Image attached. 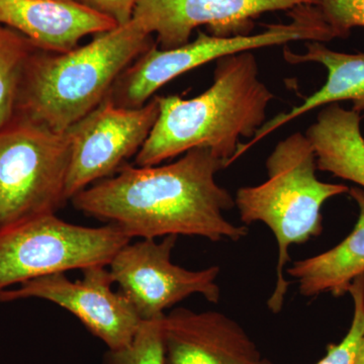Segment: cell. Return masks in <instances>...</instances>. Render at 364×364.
<instances>
[{"label": "cell", "instance_id": "obj_1", "mask_svg": "<svg viewBox=\"0 0 364 364\" xmlns=\"http://www.w3.org/2000/svg\"><path fill=\"white\" fill-rule=\"evenodd\" d=\"M226 167L208 148H195L166 165H124L71 200L79 212L114 225L131 239L186 235L237 242L249 231L225 217L235 200L215 174Z\"/></svg>", "mask_w": 364, "mask_h": 364}, {"label": "cell", "instance_id": "obj_2", "mask_svg": "<svg viewBox=\"0 0 364 364\" xmlns=\"http://www.w3.org/2000/svg\"><path fill=\"white\" fill-rule=\"evenodd\" d=\"M215 63L214 82L202 95L158 97L159 116L136 166H155L195 148H208L229 166L240 139H252L267 122L274 95L260 80L252 53L228 55Z\"/></svg>", "mask_w": 364, "mask_h": 364}, {"label": "cell", "instance_id": "obj_3", "mask_svg": "<svg viewBox=\"0 0 364 364\" xmlns=\"http://www.w3.org/2000/svg\"><path fill=\"white\" fill-rule=\"evenodd\" d=\"M155 44L132 18L71 51L38 49L21 76L14 117L59 133L68 130L102 104L119 75Z\"/></svg>", "mask_w": 364, "mask_h": 364}, {"label": "cell", "instance_id": "obj_4", "mask_svg": "<svg viewBox=\"0 0 364 364\" xmlns=\"http://www.w3.org/2000/svg\"><path fill=\"white\" fill-rule=\"evenodd\" d=\"M317 169L310 140L294 133L277 143L268 156L267 181L239 188L234 198L244 224L262 222L277 239V282L267 301L268 309L274 314L282 311L291 284L284 275L291 260L289 247L318 236L323 230V205L350 189L345 184L318 181Z\"/></svg>", "mask_w": 364, "mask_h": 364}, {"label": "cell", "instance_id": "obj_5", "mask_svg": "<svg viewBox=\"0 0 364 364\" xmlns=\"http://www.w3.org/2000/svg\"><path fill=\"white\" fill-rule=\"evenodd\" d=\"M287 23L265 26L250 35L215 37L198 31L196 40L173 49L155 44L119 75L105 97L117 107H143L162 86L182 74L237 53L252 51L289 43H326L336 39L318 6H301L289 11Z\"/></svg>", "mask_w": 364, "mask_h": 364}, {"label": "cell", "instance_id": "obj_6", "mask_svg": "<svg viewBox=\"0 0 364 364\" xmlns=\"http://www.w3.org/2000/svg\"><path fill=\"white\" fill-rule=\"evenodd\" d=\"M71 159L67 131L14 117L0 129V228L56 214L67 202Z\"/></svg>", "mask_w": 364, "mask_h": 364}, {"label": "cell", "instance_id": "obj_7", "mask_svg": "<svg viewBox=\"0 0 364 364\" xmlns=\"http://www.w3.org/2000/svg\"><path fill=\"white\" fill-rule=\"evenodd\" d=\"M131 241L114 225L79 226L56 214L0 228V294L52 273L107 267Z\"/></svg>", "mask_w": 364, "mask_h": 364}, {"label": "cell", "instance_id": "obj_8", "mask_svg": "<svg viewBox=\"0 0 364 364\" xmlns=\"http://www.w3.org/2000/svg\"><path fill=\"white\" fill-rule=\"evenodd\" d=\"M178 236L143 239L128 243L117 251L109 267L119 291L128 298L143 321L162 318L167 309L191 294L219 303L221 289L217 284L219 267L188 270L174 264L171 254Z\"/></svg>", "mask_w": 364, "mask_h": 364}, {"label": "cell", "instance_id": "obj_9", "mask_svg": "<svg viewBox=\"0 0 364 364\" xmlns=\"http://www.w3.org/2000/svg\"><path fill=\"white\" fill-rule=\"evenodd\" d=\"M159 116L158 97L136 109L105 100L67 130L71 159L67 176V200L95 182L109 178L138 154Z\"/></svg>", "mask_w": 364, "mask_h": 364}, {"label": "cell", "instance_id": "obj_10", "mask_svg": "<svg viewBox=\"0 0 364 364\" xmlns=\"http://www.w3.org/2000/svg\"><path fill=\"white\" fill-rule=\"evenodd\" d=\"M107 267H86L82 279L75 282L65 272L28 280L4 291L0 303L26 299L51 301L75 316L109 350H117L131 343L143 320L128 298L112 289L114 282Z\"/></svg>", "mask_w": 364, "mask_h": 364}, {"label": "cell", "instance_id": "obj_11", "mask_svg": "<svg viewBox=\"0 0 364 364\" xmlns=\"http://www.w3.org/2000/svg\"><path fill=\"white\" fill-rule=\"evenodd\" d=\"M318 4V0H138L132 18L156 36L158 48L167 50L188 44L200 26L215 37L250 35L254 21L263 14Z\"/></svg>", "mask_w": 364, "mask_h": 364}, {"label": "cell", "instance_id": "obj_12", "mask_svg": "<svg viewBox=\"0 0 364 364\" xmlns=\"http://www.w3.org/2000/svg\"><path fill=\"white\" fill-rule=\"evenodd\" d=\"M166 364H260L257 346L233 318L177 308L162 318Z\"/></svg>", "mask_w": 364, "mask_h": 364}, {"label": "cell", "instance_id": "obj_13", "mask_svg": "<svg viewBox=\"0 0 364 364\" xmlns=\"http://www.w3.org/2000/svg\"><path fill=\"white\" fill-rule=\"evenodd\" d=\"M0 25L13 28L43 51L75 49L86 36L117 26L109 18L69 0H0Z\"/></svg>", "mask_w": 364, "mask_h": 364}, {"label": "cell", "instance_id": "obj_14", "mask_svg": "<svg viewBox=\"0 0 364 364\" xmlns=\"http://www.w3.org/2000/svg\"><path fill=\"white\" fill-rule=\"evenodd\" d=\"M306 47L305 53L298 54L284 46V60L291 64L318 63L324 66L327 70L325 85L301 105L265 122L250 142L241 144L237 159L272 132L317 107L350 100L352 111L359 114L364 111V53L333 51L321 42H308Z\"/></svg>", "mask_w": 364, "mask_h": 364}, {"label": "cell", "instance_id": "obj_15", "mask_svg": "<svg viewBox=\"0 0 364 364\" xmlns=\"http://www.w3.org/2000/svg\"><path fill=\"white\" fill-rule=\"evenodd\" d=\"M348 193L359 210L351 233L334 248L296 261L287 269L298 282L301 296H316L324 293L343 296L348 293L351 282L364 273V193L361 188H350Z\"/></svg>", "mask_w": 364, "mask_h": 364}, {"label": "cell", "instance_id": "obj_16", "mask_svg": "<svg viewBox=\"0 0 364 364\" xmlns=\"http://www.w3.org/2000/svg\"><path fill=\"white\" fill-rule=\"evenodd\" d=\"M359 112L338 104L326 105L306 138L315 151L318 170L353 182L364 193V136Z\"/></svg>", "mask_w": 364, "mask_h": 364}, {"label": "cell", "instance_id": "obj_17", "mask_svg": "<svg viewBox=\"0 0 364 364\" xmlns=\"http://www.w3.org/2000/svg\"><path fill=\"white\" fill-rule=\"evenodd\" d=\"M38 49L21 33L0 25V129L13 119L21 76Z\"/></svg>", "mask_w": 364, "mask_h": 364}, {"label": "cell", "instance_id": "obj_18", "mask_svg": "<svg viewBox=\"0 0 364 364\" xmlns=\"http://www.w3.org/2000/svg\"><path fill=\"white\" fill-rule=\"evenodd\" d=\"M163 317L142 321L131 343L117 350H107L104 364H166Z\"/></svg>", "mask_w": 364, "mask_h": 364}, {"label": "cell", "instance_id": "obj_19", "mask_svg": "<svg viewBox=\"0 0 364 364\" xmlns=\"http://www.w3.org/2000/svg\"><path fill=\"white\" fill-rule=\"evenodd\" d=\"M348 293L353 299L354 312L348 332L338 344L328 346L324 358L316 364H354L364 336V273L351 282ZM260 364H269L263 361Z\"/></svg>", "mask_w": 364, "mask_h": 364}, {"label": "cell", "instance_id": "obj_20", "mask_svg": "<svg viewBox=\"0 0 364 364\" xmlns=\"http://www.w3.org/2000/svg\"><path fill=\"white\" fill-rule=\"evenodd\" d=\"M318 6L336 39L364 28V0H318Z\"/></svg>", "mask_w": 364, "mask_h": 364}, {"label": "cell", "instance_id": "obj_21", "mask_svg": "<svg viewBox=\"0 0 364 364\" xmlns=\"http://www.w3.org/2000/svg\"><path fill=\"white\" fill-rule=\"evenodd\" d=\"M78 6L109 18L117 26L124 25L133 18L138 0H69Z\"/></svg>", "mask_w": 364, "mask_h": 364}, {"label": "cell", "instance_id": "obj_22", "mask_svg": "<svg viewBox=\"0 0 364 364\" xmlns=\"http://www.w3.org/2000/svg\"><path fill=\"white\" fill-rule=\"evenodd\" d=\"M354 364H364V336L363 337V339H361L360 344H359Z\"/></svg>", "mask_w": 364, "mask_h": 364}]
</instances>
